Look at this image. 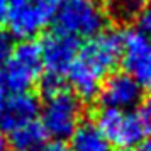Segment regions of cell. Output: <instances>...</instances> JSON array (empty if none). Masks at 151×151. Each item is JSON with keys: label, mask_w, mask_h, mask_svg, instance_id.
Segmentation results:
<instances>
[{"label": "cell", "mask_w": 151, "mask_h": 151, "mask_svg": "<svg viewBox=\"0 0 151 151\" xmlns=\"http://www.w3.org/2000/svg\"><path fill=\"white\" fill-rule=\"evenodd\" d=\"M61 0H10L5 22L19 39H32L55 19Z\"/></svg>", "instance_id": "cell-6"}, {"label": "cell", "mask_w": 151, "mask_h": 151, "mask_svg": "<svg viewBox=\"0 0 151 151\" xmlns=\"http://www.w3.org/2000/svg\"><path fill=\"white\" fill-rule=\"evenodd\" d=\"M5 102V88L0 85V110H2V105Z\"/></svg>", "instance_id": "cell-21"}, {"label": "cell", "mask_w": 151, "mask_h": 151, "mask_svg": "<svg viewBox=\"0 0 151 151\" xmlns=\"http://www.w3.org/2000/svg\"><path fill=\"white\" fill-rule=\"evenodd\" d=\"M139 114H141V117H143L144 124L148 126V129L151 131V95L143 102V105H141V110H139Z\"/></svg>", "instance_id": "cell-16"}, {"label": "cell", "mask_w": 151, "mask_h": 151, "mask_svg": "<svg viewBox=\"0 0 151 151\" xmlns=\"http://www.w3.org/2000/svg\"><path fill=\"white\" fill-rule=\"evenodd\" d=\"M109 15L117 22H129L134 21L139 10L143 9V0H110Z\"/></svg>", "instance_id": "cell-13"}, {"label": "cell", "mask_w": 151, "mask_h": 151, "mask_svg": "<svg viewBox=\"0 0 151 151\" xmlns=\"http://www.w3.org/2000/svg\"><path fill=\"white\" fill-rule=\"evenodd\" d=\"M122 34L102 31L78 48L75 60L66 71L68 82L78 99L90 100L99 95L100 85L121 61Z\"/></svg>", "instance_id": "cell-1"}, {"label": "cell", "mask_w": 151, "mask_h": 151, "mask_svg": "<svg viewBox=\"0 0 151 151\" xmlns=\"http://www.w3.org/2000/svg\"><path fill=\"white\" fill-rule=\"evenodd\" d=\"M95 126L114 148L122 151L136 148L150 132L141 114L132 109L122 110L102 107L97 114Z\"/></svg>", "instance_id": "cell-4"}, {"label": "cell", "mask_w": 151, "mask_h": 151, "mask_svg": "<svg viewBox=\"0 0 151 151\" xmlns=\"http://www.w3.org/2000/svg\"><path fill=\"white\" fill-rule=\"evenodd\" d=\"M0 151H10V148H9V141L2 136V134H0Z\"/></svg>", "instance_id": "cell-20"}, {"label": "cell", "mask_w": 151, "mask_h": 151, "mask_svg": "<svg viewBox=\"0 0 151 151\" xmlns=\"http://www.w3.org/2000/svg\"><path fill=\"white\" fill-rule=\"evenodd\" d=\"M99 93L104 107L127 110L139 104L143 88L124 71V73H112L110 76H105Z\"/></svg>", "instance_id": "cell-9"}, {"label": "cell", "mask_w": 151, "mask_h": 151, "mask_svg": "<svg viewBox=\"0 0 151 151\" xmlns=\"http://www.w3.org/2000/svg\"><path fill=\"white\" fill-rule=\"evenodd\" d=\"M12 48H14V41H12L10 32L0 27V71L4 68V65L7 63L9 56L12 53Z\"/></svg>", "instance_id": "cell-14"}, {"label": "cell", "mask_w": 151, "mask_h": 151, "mask_svg": "<svg viewBox=\"0 0 151 151\" xmlns=\"http://www.w3.org/2000/svg\"><path fill=\"white\" fill-rule=\"evenodd\" d=\"M46 131L37 121H31L9 132L10 151H36L46 143Z\"/></svg>", "instance_id": "cell-11"}, {"label": "cell", "mask_w": 151, "mask_h": 151, "mask_svg": "<svg viewBox=\"0 0 151 151\" xmlns=\"http://www.w3.org/2000/svg\"><path fill=\"white\" fill-rule=\"evenodd\" d=\"M36 151H70V148L65 146L61 141H55V143H44L39 150Z\"/></svg>", "instance_id": "cell-17"}, {"label": "cell", "mask_w": 151, "mask_h": 151, "mask_svg": "<svg viewBox=\"0 0 151 151\" xmlns=\"http://www.w3.org/2000/svg\"><path fill=\"white\" fill-rule=\"evenodd\" d=\"M121 61L126 73L143 90L151 92V37L127 31L122 34Z\"/></svg>", "instance_id": "cell-7"}, {"label": "cell", "mask_w": 151, "mask_h": 151, "mask_svg": "<svg viewBox=\"0 0 151 151\" xmlns=\"http://www.w3.org/2000/svg\"><path fill=\"white\" fill-rule=\"evenodd\" d=\"M42 75V58L39 44L22 39L12 48L7 63L0 71V85L12 93L29 92Z\"/></svg>", "instance_id": "cell-2"}, {"label": "cell", "mask_w": 151, "mask_h": 151, "mask_svg": "<svg viewBox=\"0 0 151 151\" xmlns=\"http://www.w3.org/2000/svg\"><path fill=\"white\" fill-rule=\"evenodd\" d=\"M39 114V102L31 92H17L5 97L0 110V129L10 132L22 124L36 121Z\"/></svg>", "instance_id": "cell-10"}, {"label": "cell", "mask_w": 151, "mask_h": 151, "mask_svg": "<svg viewBox=\"0 0 151 151\" xmlns=\"http://www.w3.org/2000/svg\"><path fill=\"white\" fill-rule=\"evenodd\" d=\"M39 48H41L42 70L46 71V75L63 78L75 60L80 44L75 36L56 29L44 36Z\"/></svg>", "instance_id": "cell-8"}, {"label": "cell", "mask_w": 151, "mask_h": 151, "mask_svg": "<svg viewBox=\"0 0 151 151\" xmlns=\"http://www.w3.org/2000/svg\"><path fill=\"white\" fill-rule=\"evenodd\" d=\"M132 151H151V136H146L136 148H132Z\"/></svg>", "instance_id": "cell-18"}, {"label": "cell", "mask_w": 151, "mask_h": 151, "mask_svg": "<svg viewBox=\"0 0 151 151\" xmlns=\"http://www.w3.org/2000/svg\"><path fill=\"white\" fill-rule=\"evenodd\" d=\"M55 19L60 31L76 39H90L104 31L107 12L99 0H61Z\"/></svg>", "instance_id": "cell-3"}, {"label": "cell", "mask_w": 151, "mask_h": 151, "mask_svg": "<svg viewBox=\"0 0 151 151\" xmlns=\"http://www.w3.org/2000/svg\"><path fill=\"white\" fill-rule=\"evenodd\" d=\"M82 102L80 99L68 90H60L53 95L44 97L41 107V126L46 134L55 137L56 141H63L70 137L78 124L82 122Z\"/></svg>", "instance_id": "cell-5"}, {"label": "cell", "mask_w": 151, "mask_h": 151, "mask_svg": "<svg viewBox=\"0 0 151 151\" xmlns=\"http://www.w3.org/2000/svg\"><path fill=\"white\" fill-rule=\"evenodd\" d=\"M9 4H10V0H0V22H4L7 17Z\"/></svg>", "instance_id": "cell-19"}, {"label": "cell", "mask_w": 151, "mask_h": 151, "mask_svg": "<svg viewBox=\"0 0 151 151\" xmlns=\"http://www.w3.org/2000/svg\"><path fill=\"white\" fill-rule=\"evenodd\" d=\"M70 139V151H114L112 144L92 122H80Z\"/></svg>", "instance_id": "cell-12"}, {"label": "cell", "mask_w": 151, "mask_h": 151, "mask_svg": "<svg viewBox=\"0 0 151 151\" xmlns=\"http://www.w3.org/2000/svg\"><path fill=\"white\" fill-rule=\"evenodd\" d=\"M136 29L139 34L151 37V7L150 9H141L139 14L136 15Z\"/></svg>", "instance_id": "cell-15"}]
</instances>
